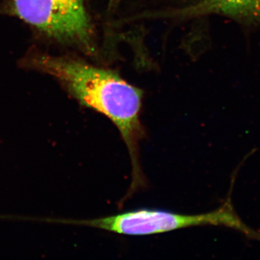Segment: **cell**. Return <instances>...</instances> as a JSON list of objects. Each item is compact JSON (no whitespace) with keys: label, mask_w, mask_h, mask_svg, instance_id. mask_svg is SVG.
Segmentation results:
<instances>
[{"label":"cell","mask_w":260,"mask_h":260,"mask_svg":"<svg viewBox=\"0 0 260 260\" xmlns=\"http://www.w3.org/2000/svg\"><path fill=\"white\" fill-rule=\"evenodd\" d=\"M186 13H215L246 25L260 26V0H203Z\"/></svg>","instance_id":"4"},{"label":"cell","mask_w":260,"mask_h":260,"mask_svg":"<svg viewBox=\"0 0 260 260\" xmlns=\"http://www.w3.org/2000/svg\"><path fill=\"white\" fill-rule=\"evenodd\" d=\"M0 13L20 19L52 41L93 50V28L84 0H5Z\"/></svg>","instance_id":"2"},{"label":"cell","mask_w":260,"mask_h":260,"mask_svg":"<svg viewBox=\"0 0 260 260\" xmlns=\"http://www.w3.org/2000/svg\"><path fill=\"white\" fill-rule=\"evenodd\" d=\"M86 225L121 235L147 236L186 228L215 225L242 233L260 241V233L253 230L239 218L229 197L220 208L201 215H182L161 210H138L85 222Z\"/></svg>","instance_id":"3"},{"label":"cell","mask_w":260,"mask_h":260,"mask_svg":"<svg viewBox=\"0 0 260 260\" xmlns=\"http://www.w3.org/2000/svg\"><path fill=\"white\" fill-rule=\"evenodd\" d=\"M24 66L51 75L83 105L102 113L119 129L133 167V193L145 184L140 164V143L145 136L140 121L143 92L114 72L74 58L34 53Z\"/></svg>","instance_id":"1"}]
</instances>
